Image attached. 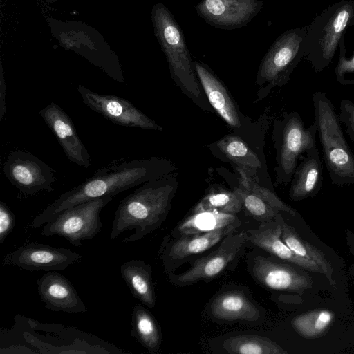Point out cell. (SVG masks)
<instances>
[{
	"instance_id": "obj_5",
	"label": "cell",
	"mask_w": 354,
	"mask_h": 354,
	"mask_svg": "<svg viewBox=\"0 0 354 354\" xmlns=\"http://www.w3.org/2000/svg\"><path fill=\"white\" fill-rule=\"evenodd\" d=\"M354 26V1L340 0L325 8L307 28L305 58L319 73L331 63L346 30Z\"/></svg>"
},
{
	"instance_id": "obj_19",
	"label": "cell",
	"mask_w": 354,
	"mask_h": 354,
	"mask_svg": "<svg viewBox=\"0 0 354 354\" xmlns=\"http://www.w3.org/2000/svg\"><path fill=\"white\" fill-rule=\"evenodd\" d=\"M249 241L287 263L306 271L323 274L321 268L315 262L294 252L282 240L281 228L277 220L261 223L257 229L247 231Z\"/></svg>"
},
{
	"instance_id": "obj_32",
	"label": "cell",
	"mask_w": 354,
	"mask_h": 354,
	"mask_svg": "<svg viewBox=\"0 0 354 354\" xmlns=\"http://www.w3.org/2000/svg\"><path fill=\"white\" fill-rule=\"evenodd\" d=\"M237 169L241 177V187L253 193L279 212H285L292 216L297 214L294 209L283 203L272 192L259 185L245 170L239 167Z\"/></svg>"
},
{
	"instance_id": "obj_31",
	"label": "cell",
	"mask_w": 354,
	"mask_h": 354,
	"mask_svg": "<svg viewBox=\"0 0 354 354\" xmlns=\"http://www.w3.org/2000/svg\"><path fill=\"white\" fill-rule=\"evenodd\" d=\"M234 191L240 197L243 207L255 220L261 223L275 220L276 216L279 213L261 198L242 187H235Z\"/></svg>"
},
{
	"instance_id": "obj_7",
	"label": "cell",
	"mask_w": 354,
	"mask_h": 354,
	"mask_svg": "<svg viewBox=\"0 0 354 354\" xmlns=\"http://www.w3.org/2000/svg\"><path fill=\"white\" fill-rule=\"evenodd\" d=\"M306 27L287 30L272 43L263 57L256 84L266 91L287 84L291 73L306 55Z\"/></svg>"
},
{
	"instance_id": "obj_2",
	"label": "cell",
	"mask_w": 354,
	"mask_h": 354,
	"mask_svg": "<svg viewBox=\"0 0 354 354\" xmlns=\"http://www.w3.org/2000/svg\"><path fill=\"white\" fill-rule=\"evenodd\" d=\"M176 183L171 178H158L142 183L119 203L110 234L115 239L126 230L133 234L121 241L129 243L143 239L165 221L171 208Z\"/></svg>"
},
{
	"instance_id": "obj_27",
	"label": "cell",
	"mask_w": 354,
	"mask_h": 354,
	"mask_svg": "<svg viewBox=\"0 0 354 354\" xmlns=\"http://www.w3.org/2000/svg\"><path fill=\"white\" fill-rule=\"evenodd\" d=\"M225 351L230 354H287L270 338L254 335H236L225 339Z\"/></svg>"
},
{
	"instance_id": "obj_30",
	"label": "cell",
	"mask_w": 354,
	"mask_h": 354,
	"mask_svg": "<svg viewBox=\"0 0 354 354\" xmlns=\"http://www.w3.org/2000/svg\"><path fill=\"white\" fill-rule=\"evenodd\" d=\"M243 208L241 200L234 192H212L205 195L194 207L193 213L217 212L236 214Z\"/></svg>"
},
{
	"instance_id": "obj_28",
	"label": "cell",
	"mask_w": 354,
	"mask_h": 354,
	"mask_svg": "<svg viewBox=\"0 0 354 354\" xmlns=\"http://www.w3.org/2000/svg\"><path fill=\"white\" fill-rule=\"evenodd\" d=\"M335 314L328 309H315L300 314L292 320V328L306 339L324 335L331 327Z\"/></svg>"
},
{
	"instance_id": "obj_33",
	"label": "cell",
	"mask_w": 354,
	"mask_h": 354,
	"mask_svg": "<svg viewBox=\"0 0 354 354\" xmlns=\"http://www.w3.org/2000/svg\"><path fill=\"white\" fill-rule=\"evenodd\" d=\"M339 57L335 68L337 81L343 86L354 84V54L351 57L346 56L345 39L343 37L338 46Z\"/></svg>"
},
{
	"instance_id": "obj_16",
	"label": "cell",
	"mask_w": 354,
	"mask_h": 354,
	"mask_svg": "<svg viewBox=\"0 0 354 354\" xmlns=\"http://www.w3.org/2000/svg\"><path fill=\"white\" fill-rule=\"evenodd\" d=\"M292 265L256 256L252 272L256 281L267 288L302 295L312 288L313 280L306 270Z\"/></svg>"
},
{
	"instance_id": "obj_26",
	"label": "cell",
	"mask_w": 354,
	"mask_h": 354,
	"mask_svg": "<svg viewBox=\"0 0 354 354\" xmlns=\"http://www.w3.org/2000/svg\"><path fill=\"white\" fill-rule=\"evenodd\" d=\"M241 222L235 214L217 212L193 213L178 226L181 234H199L214 230L228 225L239 226Z\"/></svg>"
},
{
	"instance_id": "obj_14",
	"label": "cell",
	"mask_w": 354,
	"mask_h": 354,
	"mask_svg": "<svg viewBox=\"0 0 354 354\" xmlns=\"http://www.w3.org/2000/svg\"><path fill=\"white\" fill-rule=\"evenodd\" d=\"M263 0H201L198 15L217 28L235 30L246 26L263 7Z\"/></svg>"
},
{
	"instance_id": "obj_24",
	"label": "cell",
	"mask_w": 354,
	"mask_h": 354,
	"mask_svg": "<svg viewBox=\"0 0 354 354\" xmlns=\"http://www.w3.org/2000/svg\"><path fill=\"white\" fill-rule=\"evenodd\" d=\"M281 225V237L284 243L299 256L316 263L322 270L329 283L335 286V281L333 275V268L324 253L303 239L295 230L287 224L281 214L278 213L275 217Z\"/></svg>"
},
{
	"instance_id": "obj_25",
	"label": "cell",
	"mask_w": 354,
	"mask_h": 354,
	"mask_svg": "<svg viewBox=\"0 0 354 354\" xmlns=\"http://www.w3.org/2000/svg\"><path fill=\"white\" fill-rule=\"evenodd\" d=\"M131 335L151 353L158 351L162 342L160 327L151 313L140 304L133 308Z\"/></svg>"
},
{
	"instance_id": "obj_38",
	"label": "cell",
	"mask_w": 354,
	"mask_h": 354,
	"mask_svg": "<svg viewBox=\"0 0 354 354\" xmlns=\"http://www.w3.org/2000/svg\"><path fill=\"white\" fill-rule=\"evenodd\" d=\"M44 1L47 3H53L57 1V0H44Z\"/></svg>"
},
{
	"instance_id": "obj_15",
	"label": "cell",
	"mask_w": 354,
	"mask_h": 354,
	"mask_svg": "<svg viewBox=\"0 0 354 354\" xmlns=\"http://www.w3.org/2000/svg\"><path fill=\"white\" fill-rule=\"evenodd\" d=\"M237 227V225H228L203 233L181 234L173 240L164 241L159 251V257L165 272H171L189 257L204 252L229 234L236 232Z\"/></svg>"
},
{
	"instance_id": "obj_8",
	"label": "cell",
	"mask_w": 354,
	"mask_h": 354,
	"mask_svg": "<svg viewBox=\"0 0 354 354\" xmlns=\"http://www.w3.org/2000/svg\"><path fill=\"white\" fill-rule=\"evenodd\" d=\"M113 197L102 196L62 211L44 224L41 234L57 235L75 247L81 246L82 241L92 239L100 232V212Z\"/></svg>"
},
{
	"instance_id": "obj_10",
	"label": "cell",
	"mask_w": 354,
	"mask_h": 354,
	"mask_svg": "<svg viewBox=\"0 0 354 354\" xmlns=\"http://www.w3.org/2000/svg\"><path fill=\"white\" fill-rule=\"evenodd\" d=\"M249 241L247 231L232 232L224 237L218 248L207 256L194 261L192 267L180 274L169 273V281L174 286L183 287L218 277L242 254Z\"/></svg>"
},
{
	"instance_id": "obj_21",
	"label": "cell",
	"mask_w": 354,
	"mask_h": 354,
	"mask_svg": "<svg viewBox=\"0 0 354 354\" xmlns=\"http://www.w3.org/2000/svg\"><path fill=\"white\" fill-rule=\"evenodd\" d=\"M194 67L212 106L229 125L240 127L236 108L224 85L205 63L194 61Z\"/></svg>"
},
{
	"instance_id": "obj_11",
	"label": "cell",
	"mask_w": 354,
	"mask_h": 354,
	"mask_svg": "<svg viewBox=\"0 0 354 354\" xmlns=\"http://www.w3.org/2000/svg\"><path fill=\"white\" fill-rule=\"evenodd\" d=\"M3 171L9 181L25 195L51 192L56 180L55 171L41 159L24 150L11 151Z\"/></svg>"
},
{
	"instance_id": "obj_1",
	"label": "cell",
	"mask_w": 354,
	"mask_h": 354,
	"mask_svg": "<svg viewBox=\"0 0 354 354\" xmlns=\"http://www.w3.org/2000/svg\"><path fill=\"white\" fill-rule=\"evenodd\" d=\"M167 171V164L158 158L133 160L98 169L82 184L59 195L34 218L32 226L38 228L68 208L102 196H115L160 178Z\"/></svg>"
},
{
	"instance_id": "obj_17",
	"label": "cell",
	"mask_w": 354,
	"mask_h": 354,
	"mask_svg": "<svg viewBox=\"0 0 354 354\" xmlns=\"http://www.w3.org/2000/svg\"><path fill=\"white\" fill-rule=\"evenodd\" d=\"M39 113L55 136L67 158L80 167L88 168L91 165L88 151L68 114L55 102L44 107Z\"/></svg>"
},
{
	"instance_id": "obj_3",
	"label": "cell",
	"mask_w": 354,
	"mask_h": 354,
	"mask_svg": "<svg viewBox=\"0 0 354 354\" xmlns=\"http://www.w3.org/2000/svg\"><path fill=\"white\" fill-rule=\"evenodd\" d=\"M314 122L322 147L324 160L332 184L354 183V155L345 139L333 104L322 91L312 96Z\"/></svg>"
},
{
	"instance_id": "obj_22",
	"label": "cell",
	"mask_w": 354,
	"mask_h": 354,
	"mask_svg": "<svg viewBox=\"0 0 354 354\" xmlns=\"http://www.w3.org/2000/svg\"><path fill=\"white\" fill-rule=\"evenodd\" d=\"M210 313L222 321H257L260 313L243 292L238 290L225 292L217 295L210 304Z\"/></svg>"
},
{
	"instance_id": "obj_12",
	"label": "cell",
	"mask_w": 354,
	"mask_h": 354,
	"mask_svg": "<svg viewBox=\"0 0 354 354\" xmlns=\"http://www.w3.org/2000/svg\"><path fill=\"white\" fill-rule=\"evenodd\" d=\"M77 91L83 102L91 110L116 124L147 130L162 129L154 120L124 98L112 94H99L82 85H78Z\"/></svg>"
},
{
	"instance_id": "obj_20",
	"label": "cell",
	"mask_w": 354,
	"mask_h": 354,
	"mask_svg": "<svg viewBox=\"0 0 354 354\" xmlns=\"http://www.w3.org/2000/svg\"><path fill=\"white\" fill-rule=\"evenodd\" d=\"M305 153L291 180L289 197L295 201L313 197L322 187L323 167L316 146Z\"/></svg>"
},
{
	"instance_id": "obj_37",
	"label": "cell",
	"mask_w": 354,
	"mask_h": 354,
	"mask_svg": "<svg viewBox=\"0 0 354 354\" xmlns=\"http://www.w3.org/2000/svg\"><path fill=\"white\" fill-rule=\"evenodd\" d=\"M348 239V243H349L351 250L353 251V253L354 254V236L349 237Z\"/></svg>"
},
{
	"instance_id": "obj_29",
	"label": "cell",
	"mask_w": 354,
	"mask_h": 354,
	"mask_svg": "<svg viewBox=\"0 0 354 354\" xmlns=\"http://www.w3.org/2000/svg\"><path fill=\"white\" fill-rule=\"evenodd\" d=\"M220 151L239 168L243 170H256L261 167V163L256 153L241 138L227 136L216 142Z\"/></svg>"
},
{
	"instance_id": "obj_18",
	"label": "cell",
	"mask_w": 354,
	"mask_h": 354,
	"mask_svg": "<svg viewBox=\"0 0 354 354\" xmlns=\"http://www.w3.org/2000/svg\"><path fill=\"white\" fill-rule=\"evenodd\" d=\"M37 290L49 310L69 313L88 310L70 280L57 272H47L38 279Z\"/></svg>"
},
{
	"instance_id": "obj_36",
	"label": "cell",
	"mask_w": 354,
	"mask_h": 354,
	"mask_svg": "<svg viewBox=\"0 0 354 354\" xmlns=\"http://www.w3.org/2000/svg\"><path fill=\"white\" fill-rule=\"evenodd\" d=\"M0 77V120H1L6 112V82L2 66H1Z\"/></svg>"
},
{
	"instance_id": "obj_35",
	"label": "cell",
	"mask_w": 354,
	"mask_h": 354,
	"mask_svg": "<svg viewBox=\"0 0 354 354\" xmlns=\"http://www.w3.org/2000/svg\"><path fill=\"white\" fill-rule=\"evenodd\" d=\"M16 224L15 216L6 203L0 202V244L3 243Z\"/></svg>"
},
{
	"instance_id": "obj_9",
	"label": "cell",
	"mask_w": 354,
	"mask_h": 354,
	"mask_svg": "<svg viewBox=\"0 0 354 354\" xmlns=\"http://www.w3.org/2000/svg\"><path fill=\"white\" fill-rule=\"evenodd\" d=\"M317 126L314 122L306 128L296 111L286 114L276 124L277 176L279 183H289L300 155L316 146Z\"/></svg>"
},
{
	"instance_id": "obj_6",
	"label": "cell",
	"mask_w": 354,
	"mask_h": 354,
	"mask_svg": "<svg viewBox=\"0 0 354 354\" xmlns=\"http://www.w3.org/2000/svg\"><path fill=\"white\" fill-rule=\"evenodd\" d=\"M53 35L65 49L82 55L112 80L124 82L122 66L116 54L93 28L80 21L50 18Z\"/></svg>"
},
{
	"instance_id": "obj_34",
	"label": "cell",
	"mask_w": 354,
	"mask_h": 354,
	"mask_svg": "<svg viewBox=\"0 0 354 354\" xmlns=\"http://www.w3.org/2000/svg\"><path fill=\"white\" fill-rule=\"evenodd\" d=\"M339 121L346 127V132L354 143V102L349 100H342L339 105Z\"/></svg>"
},
{
	"instance_id": "obj_23",
	"label": "cell",
	"mask_w": 354,
	"mask_h": 354,
	"mask_svg": "<svg viewBox=\"0 0 354 354\" xmlns=\"http://www.w3.org/2000/svg\"><path fill=\"white\" fill-rule=\"evenodd\" d=\"M120 274L132 295L148 308L156 305L151 266L145 261L133 259L120 266Z\"/></svg>"
},
{
	"instance_id": "obj_4",
	"label": "cell",
	"mask_w": 354,
	"mask_h": 354,
	"mask_svg": "<svg viewBox=\"0 0 354 354\" xmlns=\"http://www.w3.org/2000/svg\"><path fill=\"white\" fill-rule=\"evenodd\" d=\"M154 35L165 55L174 81L189 95L201 97L194 61L184 33L176 18L162 3H156L151 12Z\"/></svg>"
},
{
	"instance_id": "obj_13",
	"label": "cell",
	"mask_w": 354,
	"mask_h": 354,
	"mask_svg": "<svg viewBox=\"0 0 354 354\" xmlns=\"http://www.w3.org/2000/svg\"><path fill=\"white\" fill-rule=\"evenodd\" d=\"M82 259V255L68 248L29 243L8 254L4 263L26 271L50 272L64 270L81 261Z\"/></svg>"
}]
</instances>
